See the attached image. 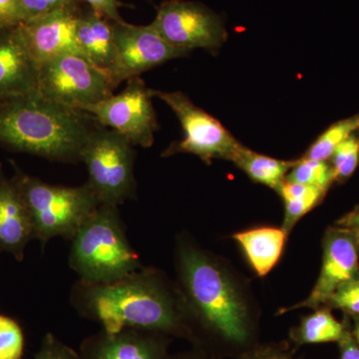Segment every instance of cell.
I'll list each match as a JSON object with an SVG mask.
<instances>
[{
  "label": "cell",
  "mask_w": 359,
  "mask_h": 359,
  "mask_svg": "<svg viewBox=\"0 0 359 359\" xmlns=\"http://www.w3.org/2000/svg\"><path fill=\"white\" fill-rule=\"evenodd\" d=\"M175 268L192 325V347L223 359L238 358L259 344V309L247 282L230 264L180 233Z\"/></svg>",
  "instance_id": "cell-1"
},
{
  "label": "cell",
  "mask_w": 359,
  "mask_h": 359,
  "mask_svg": "<svg viewBox=\"0 0 359 359\" xmlns=\"http://www.w3.org/2000/svg\"><path fill=\"white\" fill-rule=\"evenodd\" d=\"M70 304L105 332L144 330L194 344L188 308L178 283L152 266H143L112 283L78 280L71 290Z\"/></svg>",
  "instance_id": "cell-2"
},
{
  "label": "cell",
  "mask_w": 359,
  "mask_h": 359,
  "mask_svg": "<svg viewBox=\"0 0 359 359\" xmlns=\"http://www.w3.org/2000/svg\"><path fill=\"white\" fill-rule=\"evenodd\" d=\"M97 125L88 113L54 102L37 91L0 104V144L47 160L80 162Z\"/></svg>",
  "instance_id": "cell-3"
},
{
  "label": "cell",
  "mask_w": 359,
  "mask_h": 359,
  "mask_svg": "<svg viewBox=\"0 0 359 359\" xmlns=\"http://www.w3.org/2000/svg\"><path fill=\"white\" fill-rule=\"evenodd\" d=\"M70 268L79 280L108 283L143 266L130 244L119 207L100 205L71 240Z\"/></svg>",
  "instance_id": "cell-4"
},
{
  "label": "cell",
  "mask_w": 359,
  "mask_h": 359,
  "mask_svg": "<svg viewBox=\"0 0 359 359\" xmlns=\"http://www.w3.org/2000/svg\"><path fill=\"white\" fill-rule=\"evenodd\" d=\"M14 183L29 212L35 240L42 249L54 238L71 241L100 207L88 182L81 186L52 185L14 166Z\"/></svg>",
  "instance_id": "cell-5"
},
{
  "label": "cell",
  "mask_w": 359,
  "mask_h": 359,
  "mask_svg": "<svg viewBox=\"0 0 359 359\" xmlns=\"http://www.w3.org/2000/svg\"><path fill=\"white\" fill-rule=\"evenodd\" d=\"M135 146L122 135L97 125L80 155L88 183L102 205L119 207L136 194Z\"/></svg>",
  "instance_id": "cell-6"
},
{
  "label": "cell",
  "mask_w": 359,
  "mask_h": 359,
  "mask_svg": "<svg viewBox=\"0 0 359 359\" xmlns=\"http://www.w3.org/2000/svg\"><path fill=\"white\" fill-rule=\"evenodd\" d=\"M114 83L106 71L78 54H67L39 65L36 91L54 102L81 110L113 95Z\"/></svg>",
  "instance_id": "cell-7"
},
{
  "label": "cell",
  "mask_w": 359,
  "mask_h": 359,
  "mask_svg": "<svg viewBox=\"0 0 359 359\" xmlns=\"http://www.w3.org/2000/svg\"><path fill=\"white\" fill-rule=\"evenodd\" d=\"M151 92L153 97L171 108L184 132L183 140L174 142L164 151L163 157L184 153L197 156L210 165L214 159L231 161L242 147V144L216 118L196 106L186 94L153 89Z\"/></svg>",
  "instance_id": "cell-8"
},
{
  "label": "cell",
  "mask_w": 359,
  "mask_h": 359,
  "mask_svg": "<svg viewBox=\"0 0 359 359\" xmlns=\"http://www.w3.org/2000/svg\"><path fill=\"white\" fill-rule=\"evenodd\" d=\"M152 92L140 77L127 81L120 93L113 94L95 104L85 106L98 124L117 132L133 146L149 148L154 143L158 130Z\"/></svg>",
  "instance_id": "cell-9"
},
{
  "label": "cell",
  "mask_w": 359,
  "mask_h": 359,
  "mask_svg": "<svg viewBox=\"0 0 359 359\" xmlns=\"http://www.w3.org/2000/svg\"><path fill=\"white\" fill-rule=\"evenodd\" d=\"M150 26L168 43L189 52L216 50L228 37L221 16L204 4L188 0L163 2Z\"/></svg>",
  "instance_id": "cell-10"
},
{
  "label": "cell",
  "mask_w": 359,
  "mask_h": 359,
  "mask_svg": "<svg viewBox=\"0 0 359 359\" xmlns=\"http://www.w3.org/2000/svg\"><path fill=\"white\" fill-rule=\"evenodd\" d=\"M151 27L115 22V48L108 74L115 86L173 59L188 55Z\"/></svg>",
  "instance_id": "cell-11"
},
{
  "label": "cell",
  "mask_w": 359,
  "mask_h": 359,
  "mask_svg": "<svg viewBox=\"0 0 359 359\" xmlns=\"http://www.w3.org/2000/svg\"><path fill=\"white\" fill-rule=\"evenodd\" d=\"M359 280V233L342 226H330L323 238V264L311 294L304 302L278 311V314L299 309L325 306L337 287Z\"/></svg>",
  "instance_id": "cell-12"
},
{
  "label": "cell",
  "mask_w": 359,
  "mask_h": 359,
  "mask_svg": "<svg viewBox=\"0 0 359 359\" xmlns=\"http://www.w3.org/2000/svg\"><path fill=\"white\" fill-rule=\"evenodd\" d=\"M78 13V6L68 7L21 23V32L39 65L67 54L84 57L77 40Z\"/></svg>",
  "instance_id": "cell-13"
},
{
  "label": "cell",
  "mask_w": 359,
  "mask_h": 359,
  "mask_svg": "<svg viewBox=\"0 0 359 359\" xmlns=\"http://www.w3.org/2000/svg\"><path fill=\"white\" fill-rule=\"evenodd\" d=\"M172 339L144 330H101L86 337L78 353L80 359H168Z\"/></svg>",
  "instance_id": "cell-14"
},
{
  "label": "cell",
  "mask_w": 359,
  "mask_h": 359,
  "mask_svg": "<svg viewBox=\"0 0 359 359\" xmlns=\"http://www.w3.org/2000/svg\"><path fill=\"white\" fill-rule=\"evenodd\" d=\"M39 72L20 25L0 30V102L36 91Z\"/></svg>",
  "instance_id": "cell-15"
},
{
  "label": "cell",
  "mask_w": 359,
  "mask_h": 359,
  "mask_svg": "<svg viewBox=\"0 0 359 359\" xmlns=\"http://www.w3.org/2000/svg\"><path fill=\"white\" fill-rule=\"evenodd\" d=\"M32 240L34 229L27 208L13 179L7 178L0 166V252L22 262Z\"/></svg>",
  "instance_id": "cell-16"
},
{
  "label": "cell",
  "mask_w": 359,
  "mask_h": 359,
  "mask_svg": "<svg viewBox=\"0 0 359 359\" xmlns=\"http://www.w3.org/2000/svg\"><path fill=\"white\" fill-rule=\"evenodd\" d=\"M76 33L84 57L108 73L114 56L115 22L92 9L79 11Z\"/></svg>",
  "instance_id": "cell-17"
},
{
  "label": "cell",
  "mask_w": 359,
  "mask_h": 359,
  "mask_svg": "<svg viewBox=\"0 0 359 359\" xmlns=\"http://www.w3.org/2000/svg\"><path fill=\"white\" fill-rule=\"evenodd\" d=\"M287 233L282 228L259 226L233 235L259 276L268 275L282 257Z\"/></svg>",
  "instance_id": "cell-18"
},
{
  "label": "cell",
  "mask_w": 359,
  "mask_h": 359,
  "mask_svg": "<svg viewBox=\"0 0 359 359\" xmlns=\"http://www.w3.org/2000/svg\"><path fill=\"white\" fill-rule=\"evenodd\" d=\"M313 311V313L302 318L299 325L290 330V339L294 346L339 342L351 327L348 316H346L344 321H339L332 309L327 306Z\"/></svg>",
  "instance_id": "cell-19"
},
{
  "label": "cell",
  "mask_w": 359,
  "mask_h": 359,
  "mask_svg": "<svg viewBox=\"0 0 359 359\" xmlns=\"http://www.w3.org/2000/svg\"><path fill=\"white\" fill-rule=\"evenodd\" d=\"M231 161L252 181L263 184L276 191L297 164V160L276 159L259 154L242 145Z\"/></svg>",
  "instance_id": "cell-20"
},
{
  "label": "cell",
  "mask_w": 359,
  "mask_h": 359,
  "mask_svg": "<svg viewBox=\"0 0 359 359\" xmlns=\"http://www.w3.org/2000/svg\"><path fill=\"white\" fill-rule=\"evenodd\" d=\"M276 192L285 203V218L282 229L289 235L297 222L320 205L327 191L318 187L283 181Z\"/></svg>",
  "instance_id": "cell-21"
},
{
  "label": "cell",
  "mask_w": 359,
  "mask_h": 359,
  "mask_svg": "<svg viewBox=\"0 0 359 359\" xmlns=\"http://www.w3.org/2000/svg\"><path fill=\"white\" fill-rule=\"evenodd\" d=\"M358 129L359 115L335 123L316 139L304 157L320 161L330 159L340 144L353 136Z\"/></svg>",
  "instance_id": "cell-22"
},
{
  "label": "cell",
  "mask_w": 359,
  "mask_h": 359,
  "mask_svg": "<svg viewBox=\"0 0 359 359\" xmlns=\"http://www.w3.org/2000/svg\"><path fill=\"white\" fill-rule=\"evenodd\" d=\"M285 181L318 187L328 191L334 182V170L327 161L308 159L302 157L285 177Z\"/></svg>",
  "instance_id": "cell-23"
},
{
  "label": "cell",
  "mask_w": 359,
  "mask_h": 359,
  "mask_svg": "<svg viewBox=\"0 0 359 359\" xmlns=\"http://www.w3.org/2000/svg\"><path fill=\"white\" fill-rule=\"evenodd\" d=\"M25 335L15 318L0 313V359H23Z\"/></svg>",
  "instance_id": "cell-24"
},
{
  "label": "cell",
  "mask_w": 359,
  "mask_h": 359,
  "mask_svg": "<svg viewBox=\"0 0 359 359\" xmlns=\"http://www.w3.org/2000/svg\"><path fill=\"white\" fill-rule=\"evenodd\" d=\"M330 159L332 160L334 181H346L355 172L358 166V139L354 136L349 137L344 143L340 144Z\"/></svg>",
  "instance_id": "cell-25"
},
{
  "label": "cell",
  "mask_w": 359,
  "mask_h": 359,
  "mask_svg": "<svg viewBox=\"0 0 359 359\" xmlns=\"http://www.w3.org/2000/svg\"><path fill=\"white\" fill-rule=\"evenodd\" d=\"M325 306L330 309H339L348 318L358 316L359 280L347 282L337 287Z\"/></svg>",
  "instance_id": "cell-26"
},
{
  "label": "cell",
  "mask_w": 359,
  "mask_h": 359,
  "mask_svg": "<svg viewBox=\"0 0 359 359\" xmlns=\"http://www.w3.org/2000/svg\"><path fill=\"white\" fill-rule=\"evenodd\" d=\"M78 4L77 0H20L23 22Z\"/></svg>",
  "instance_id": "cell-27"
},
{
  "label": "cell",
  "mask_w": 359,
  "mask_h": 359,
  "mask_svg": "<svg viewBox=\"0 0 359 359\" xmlns=\"http://www.w3.org/2000/svg\"><path fill=\"white\" fill-rule=\"evenodd\" d=\"M34 359H80V356L77 351L61 341L56 335L48 332L44 335Z\"/></svg>",
  "instance_id": "cell-28"
},
{
  "label": "cell",
  "mask_w": 359,
  "mask_h": 359,
  "mask_svg": "<svg viewBox=\"0 0 359 359\" xmlns=\"http://www.w3.org/2000/svg\"><path fill=\"white\" fill-rule=\"evenodd\" d=\"M238 359H299L294 356L287 342L280 344H257Z\"/></svg>",
  "instance_id": "cell-29"
},
{
  "label": "cell",
  "mask_w": 359,
  "mask_h": 359,
  "mask_svg": "<svg viewBox=\"0 0 359 359\" xmlns=\"http://www.w3.org/2000/svg\"><path fill=\"white\" fill-rule=\"evenodd\" d=\"M22 22L20 0H0V30L16 27Z\"/></svg>",
  "instance_id": "cell-30"
},
{
  "label": "cell",
  "mask_w": 359,
  "mask_h": 359,
  "mask_svg": "<svg viewBox=\"0 0 359 359\" xmlns=\"http://www.w3.org/2000/svg\"><path fill=\"white\" fill-rule=\"evenodd\" d=\"M77 2H84L90 9L113 22L124 21L120 14V8L124 6V4L119 0H77Z\"/></svg>",
  "instance_id": "cell-31"
},
{
  "label": "cell",
  "mask_w": 359,
  "mask_h": 359,
  "mask_svg": "<svg viewBox=\"0 0 359 359\" xmlns=\"http://www.w3.org/2000/svg\"><path fill=\"white\" fill-rule=\"evenodd\" d=\"M337 344L339 346L340 359H359V346L351 334V327Z\"/></svg>",
  "instance_id": "cell-32"
},
{
  "label": "cell",
  "mask_w": 359,
  "mask_h": 359,
  "mask_svg": "<svg viewBox=\"0 0 359 359\" xmlns=\"http://www.w3.org/2000/svg\"><path fill=\"white\" fill-rule=\"evenodd\" d=\"M168 359H221L217 356L208 353L203 349L192 347L190 351H182V353L176 354H170Z\"/></svg>",
  "instance_id": "cell-33"
},
{
  "label": "cell",
  "mask_w": 359,
  "mask_h": 359,
  "mask_svg": "<svg viewBox=\"0 0 359 359\" xmlns=\"http://www.w3.org/2000/svg\"><path fill=\"white\" fill-rule=\"evenodd\" d=\"M337 226L359 231V205L339 219Z\"/></svg>",
  "instance_id": "cell-34"
},
{
  "label": "cell",
  "mask_w": 359,
  "mask_h": 359,
  "mask_svg": "<svg viewBox=\"0 0 359 359\" xmlns=\"http://www.w3.org/2000/svg\"><path fill=\"white\" fill-rule=\"evenodd\" d=\"M349 318H351L353 321V325H351V334H353L354 339H355V341L358 342L359 346V316Z\"/></svg>",
  "instance_id": "cell-35"
},
{
  "label": "cell",
  "mask_w": 359,
  "mask_h": 359,
  "mask_svg": "<svg viewBox=\"0 0 359 359\" xmlns=\"http://www.w3.org/2000/svg\"><path fill=\"white\" fill-rule=\"evenodd\" d=\"M2 102H0V104H1Z\"/></svg>",
  "instance_id": "cell-36"
},
{
  "label": "cell",
  "mask_w": 359,
  "mask_h": 359,
  "mask_svg": "<svg viewBox=\"0 0 359 359\" xmlns=\"http://www.w3.org/2000/svg\"><path fill=\"white\" fill-rule=\"evenodd\" d=\"M358 233H359V231H358Z\"/></svg>",
  "instance_id": "cell-37"
},
{
  "label": "cell",
  "mask_w": 359,
  "mask_h": 359,
  "mask_svg": "<svg viewBox=\"0 0 359 359\" xmlns=\"http://www.w3.org/2000/svg\"></svg>",
  "instance_id": "cell-38"
}]
</instances>
